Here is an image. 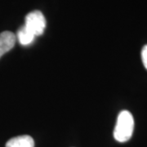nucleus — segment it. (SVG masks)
I'll list each match as a JSON object with an SVG mask.
<instances>
[{
  "label": "nucleus",
  "mask_w": 147,
  "mask_h": 147,
  "mask_svg": "<svg viewBox=\"0 0 147 147\" xmlns=\"http://www.w3.org/2000/svg\"><path fill=\"white\" fill-rule=\"evenodd\" d=\"M134 129V119L127 110H123L119 113L116 122L114 137L117 142H126L132 136Z\"/></svg>",
  "instance_id": "obj_1"
},
{
  "label": "nucleus",
  "mask_w": 147,
  "mask_h": 147,
  "mask_svg": "<svg viewBox=\"0 0 147 147\" xmlns=\"http://www.w3.org/2000/svg\"><path fill=\"white\" fill-rule=\"evenodd\" d=\"M25 26L36 36L42 35L46 28V20L40 11H33L26 16Z\"/></svg>",
  "instance_id": "obj_2"
},
{
  "label": "nucleus",
  "mask_w": 147,
  "mask_h": 147,
  "mask_svg": "<svg viewBox=\"0 0 147 147\" xmlns=\"http://www.w3.org/2000/svg\"><path fill=\"white\" fill-rule=\"evenodd\" d=\"M16 39V35L12 32L3 31L0 34V58L13 48Z\"/></svg>",
  "instance_id": "obj_3"
},
{
  "label": "nucleus",
  "mask_w": 147,
  "mask_h": 147,
  "mask_svg": "<svg viewBox=\"0 0 147 147\" xmlns=\"http://www.w3.org/2000/svg\"><path fill=\"white\" fill-rule=\"evenodd\" d=\"M6 147H34V142L30 136H18L10 139L6 143Z\"/></svg>",
  "instance_id": "obj_4"
},
{
  "label": "nucleus",
  "mask_w": 147,
  "mask_h": 147,
  "mask_svg": "<svg viewBox=\"0 0 147 147\" xmlns=\"http://www.w3.org/2000/svg\"><path fill=\"white\" fill-rule=\"evenodd\" d=\"M17 39L23 46L30 45L35 38V35L26 26H22L17 32Z\"/></svg>",
  "instance_id": "obj_5"
},
{
  "label": "nucleus",
  "mask_w": 147,
  "mask_h": 147,
  "mask_svg": "<svg viewBox=\"0 0 147 147\" xmlns=\"http://www.w3.org/2000/svg\"><path fill=\"white\" fill-rule=\"evenodd\" d=\"M142 60L145 68L147 69V44L145 45L142 50Z\"/></svg>",
  "instance_id": "obj_6"
}]
</instances>
